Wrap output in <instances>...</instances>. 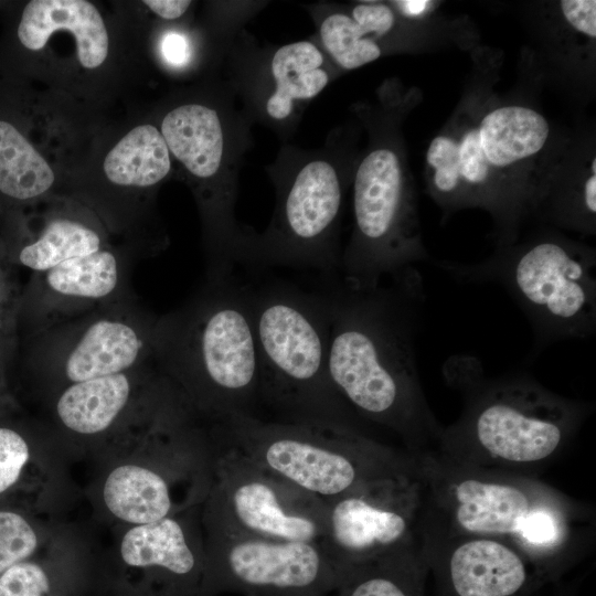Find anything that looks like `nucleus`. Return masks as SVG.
Wrapping results in <instances>:
<instances>
[{
  "mask_svg": "<svg viewBox=\"0 0 596 596\" xmlns=\"http://www.w3.org/2000/svg\"><path fill=\"white\" fill-rule=\"evenodd\" d=\"M477 78L430 140L425 179L446 213L481 209L497 247L515 243L568 146L530 103L503 98Z\"/></svg>",
  "mask_w": 596,
  "mask_h": 596,
  "instance_id": "1",
  "label": "nucleus"
},
{
  "mask_svg": "<svg viewBox=\"0 0 596 596\" xmlns=\"http://www.w3.org/2000/svg\"><path fill=\"white\" fill-rule=\"evenodd\" d=\"M373 288L340 283L327 292L328 366L347 406L382 443L390 433L413 459L437 449L444 426L426 400L416 363L415 334L424 308V281L412 267Z\"/></svg>",
  "mask_w": 596,
  "mask_h": 596,
  "instance_id": "2",
  "label": "nucleus"
},
{
  "mask_svg": "<svg viewBox=\"0 0 596 596\" xmlns=\"http://www.w3.org/2000/svg\"><path fill=\"white\" fill-rule=\"evenodd\" d=\"M416 461L426 508L458 532L512 545L550 584L592 552L594 509L539 478L465 465L437 451Z\"/></svg>",
  "mask_w": 596,
  "mask_h": 596,
  "instance_id": "3",
  "label": "nucleus"
},
{
  "mask_svg": "<svg viewBox=\"0 0 596 596\" xmlns=\"http://www.w3.org/2000/svg\"><path fill=\"white\" fill-rule=\"evenodd\" d=\"M447 384L462 398L435 451L469 466L539 478L574 440L589 403L550 391L525 373L489 376L471 355L448 358Z\"/></svg>",
  "mask_w": 596,
  "mask_h": 596,
  "instance_id": "4",
  "label": "nucleus"
},
{
  "mask_svg": "<svg viewBox=\"0 0 596 596\" xmlns=\"http://www.w3.org/2000/svg\"><path fill=\"white\" fill-rule=\"evenodd\" d=\"M153 348L160 373L206 422L256 416L260 383L251 291L233 276L205 280L182 306L158 317Z\"/></svg>",
  "mask_w": 596,
  "mask_h": 596,
  "instance_id": "5",
  "label": "nucleus"
},
{
  "mask_svg": "<svg viewBox=\"0 0 596 596\" xmlns=\"http://www.w3.org/2000/svg\"><path fill=\"white\" fill-rule=\"evenodd\" d=\"M249 291L260 402L276 411L280 422L345 429L374 439L330 379L327 294L284 285Z\"/></svg>",
  "mask_w": 596,
  "mask_h": 596,
  "instance_id": "6",
  "label": "nucleus"
},
{
  "mask_svg": "<svg viewBox=\"0 0 596 596\" xmlns=\"http://www.w3.org/2000/svg\"><path fill=\"white\" fill-rule=\"evenodd\" d=\"M214 428L222 441L323 504L380 481L418 477L407 454L351 430L248 415Z\"/></svg>",
  "mask_w": 596,
  "mask_h": 596,
  "instance_id": "7",
  "label": "nucleus"
},
{
  "mask_svg": "<svg viewBox=\"0 0 596 596\" xmlns=\"http://www.w3.org/2000/svg\"><path fill=\"white\" fill-rule=\"evenodd\" d=\"M439 266L464 281L502 286L531 323L534 353L596 331V254L584 243L544 232L497 247L479 263Z\"/></svg>",
  "mask_w": 596,
  "mask_h": 596,
  "instance_id": "8",
  "label": "nucleus"
},
{
  "mask_svg": "<svg viewBox=\"0 0 596 596\" xmlns=\"http://www.w3.org/2000/svg\"><path fill=\"white\" fill-rule=\"evenodd\" d=\"M353 217L340 259L343 285L373 288L428 257L415 188L397 146L380 143L361 160L353 181Z\"/></svg>",
  "mask_w": 596,
  "mask_h": 596,
  "instance_id": "9",
  "label": "nucleus"
},
{
  "mask_svg": "<svg viewBox=\"0 0 596 596\" xmlns=\"http://www.w3.org/2000/svg\"><path fill=\"white\" fill-rule=\"evenodd\" d=\"M157 319L130 296L32 333L28 361L45 400L68 385L156 362Z\"/></svg>",
  "mask_w": 596,
  "mask_h": 596,
  "instance_id": "10",
  "label": "nucleus"
},
{
  "mask_svg": "<svg viewBox=\"0 0 596 596\" xmlns=\"http://www.w3.org/2000/svg\"><path fill=\"white\" fill-rule=\"evenodd\" d=\"M214 438L213 478L202 504L205 535L322 545L326 507L312 496Z\"/></svg>",
  "mask_w": 596,
  "mask_h": 596,
  "instance_id": "11",
  "label": "nucleus"
},
{
  "mask_svg": "<svg viewBox=\"0 0 596 596\" xmlns=\"http://www.w3.org/2000/svg\"><path fill=\"white\" fill-rule=\"evenodd\" d=\"M201 505L127 526L113 556L92 564L89 596H196L206 557Z\"/></svg>",
  "mask_w": 596,
  "mask_h": 596,
  "instance_id": "12",
  "label": "nucleus"
},
{
  "mask_svg": "<svg viewBox=\"0 0 596 596\" xmlns=\"http://www.w3.org/2000/svg\"><path fill=\"white\" fill-rule=\"evenodd\" d=\"M204 536L205 567L196 596H329L347 576L319 543Z\"/></svg>",
  "mask_w": 596,
  "mask_h": 596,
  "instance_id": "13",
  "label": "nucleus"
},
{
  "mask_svg": "<svg viewBox=\"0 0 596 596\" xmlns=\"http://www.w3.org/2000/svg\"><path fill=\"white\" fill-rule=\"evenodd\" d=\"M342 198L336 168L324 160L308 162L285 192L269 230L255 238L245 235L238 262L338 273L341 255L334 232Z\"/></svg>",
  "mask_w": 596,
  "mask_h": 596,
  "instance_id": "14",
  "label": "nucleus"
},
{
  "mask_svg": "<svg viewBox=\"0 0 596 596\" xmlns=\"http://www.w3.org/2000/svg\"><path fill=\"white\" fill-rule=\"evenodd\" d=\"M416 532L437 596H532L550 584L512 545L458 532L424 503Z\"/></svg>",
  "mask_w": 596,
  "mask_h": 596,
  "instance_id": "15",
  "label": "nucleus"
},
{
  "mask_svg": "<svg viewBox=\"0 0 596 596\" xmlns=\"http://www.w3.org/2000/svg\"><path fill=\"white\" fill-rule=\"evenodd\" d=\"M422 505L419 476L380 481L341 496L324 503L322 546L348 574L413 538Z\"/></svg>",
  "mask_w": 596,
  "mask_h": 596,
  "instance_id": "16",
  "label": "nucleus"
},
{
  "mask_svg": "<svg viewBox=\"0 0 596 596\" xmlns=\"http://www.w3.org/2000/svg\"><path fill=\"white\" fill-rule=\"evenodd\" d=\"M162 375L157 363L68 385L46 400L53 437L123 441L148 415Z\"/></svg>",
  "mask_w": 596,
  "mask_h": 596,
  "instance_id": "17",
  "label": "nucleus"
},
{
  "mask_svg": "<svg viewBox=\"0 0 596 596\" xmlns=\"http://www.w3.org/2000/svg\"><path fill=\"white\" fill-rule=\"evenodd\" d=\"M172 157L159 127L141 123L127 130L100 161V185L79 200L108 232H125L145 219L158 185L170 174Z\"/></svg>",
  "mask_w": 596,
  "mask_h": 596,
  "instance_id": "18",
  "label": "nucleus"
},
{
  "mask_svg": "<svg viewBox=\"0 0 596 596\" xmlns=\"http://www.w3.org/2000/svg\"><path fill=\"white\" fill-rule=\"evenodd\" d=\"M125 256L109 245L89 255L33 273L24 298L25 315L34 333L54 322L102 305L132 296Z\"/></svg>",
  "mask_w": 596,
  "mask_h": 596,
  "instance_id": "19",
  "label": "nucleus"
},
{
  "mask_svg": "<svg viewBox=\"0 0 596 596\" xmlns=\"http://www.w3.org/2000/svg\"><path fill=\"white\" fill-rule=\"evenodd\" d=\"M22 85L0 83V204L12 211L62 196L60 174L32 136Z\"/></svg>",
  "mask_w": 596,
  "mask_h": 596,
  "instance_id": "20",
  "label": "nucleus"
},
{
  "mask_svg": "<svg viewBox=\"0 0 596 596\" xmlns=\"http://www.w3.org/2000/svg\"><path fill=\"white\" fill-rule=\"evenodd\" d=\"M49 203L40 230L22 242L15 253L21 266L42 273L111 245L107 227L83 203L67 195L51 199Z\"/></svg>",
  "mask_w": 596,
  "mask_h": 596,
  "instance_id": "21",
  "label": "nucleus"
},
{
  "mask_svg": "<svg viewBox=\"0 0 596 596\" xmlns=\"http://www.w3.org/2000/svg\"><path fill=\"white\" fill-rule=\"evenodd\" d=\"M532 216L556 227L581 235H594L596 230V156L575 153L568 143L556 166Z\"/></svg>",
  "mask_w": 596,
  "mask_h": 596,
  "instance_id": "22",
  "label": "nucleus"
},
{
  "mask_svg": "<svg viewBox=\"0 0 596 596\" xmlns=\"http://www.w3.org/2000/svg\"><path fill=\"white\" fill-rule=\"evenodd\" d=\"M171 157L193 180L214 181L224 157V132L217 111L201 103H184L164 114L159 126Z\"/></svg>",
  "mask_w": 596,
  "mask_h": 596,
  "instance_id": "23",
  "label": "nucleus"
},
{
  "mask_svg": "<svg viewBox=\"0 0 596 596\" xmlns=\"http://www.w3.org/2000/svg\"><path fill=\"white\" fill-rule=\"evenodd\" d=\"M21 20L73 39L78 66L97 71L109 58L110 34L98 8L87 0H31L11 10Z\"/></svg>",
  "mask_w": 596,
  "mask_h": 596,
  "instance_id": "24",
  "label": "nucleus"
},
{
  "mask_svg": "<svg viewBox=\"0 0 596 596\" xmlns=\"http://www.w3.org/2000/svg\"><path fill=\"white\" fill-rule=\"evenodd\" d=\"M429 570L416 534L394 549L354 566L334 596H425Z\"/></svg>",
  "mask_w": 596,
  "mask_h": 596,
  "instance_id": "25",
  "label": "nucleus"
},
{
  "mask_svg": "<svg viewBox=\"0 0 596 596\" xmlns=\"http://www.w3.org/2000/svg\"><path fill=\"white\" fill-rule=\"evenodd\" d=\"M92 564L75 554L50 550L0 575V596H89Z\"/></svg>",
  "mask_w": 596,
  "mask_h": 596,
  "instance_id": "26",
  "label": "nucleus"
},
{
  "mask_svg": "<svg viewBox=\"0 0 596 596\" xmlns=\"http://www.w3.org/2000/svg\"><path fill=\"white\" fill-rule=\"evenodd\" d=\"M323 63L322 53L309 41L279 47L270 64L275 89L266 103L267 114L276 120L286 119L295 100L317 96L329 82Z\"/></svg>",
  "mask_w": 596,
  "mask_h": 596,
  "instance_id": "27",
  "label": "nucleus"
},
{
  "mask_svg": "<svg viewBox=\"0 0 596 596\" xmlns=\"http://www.w3.org/2000/svg\"><path fill=\"white\" fill-rule=\"evenodd\" d=\"M320 36L324 49L343 70L364 66L382 55V46L365 36L350 14L332 13L321 23Z\"/></svg>",
  "mask_w": 596,
  "mask_h": 596,
  "instance_id": "28",
  "label": "nucleus"
},
{
  "mask_svg": "<svg viewBox=\"0 0 596 596\" xmlns=\"http://www.w3.org/2000/svg\"><path fill=\"white\" fill-rule=\"evenodd\" d=\"M40 531L22 514L0 510V575L11 566L40 554Z\"/></svg>",
  "mask_w": 596,
  "mask_h": 596,
  "instance_id": "29",
  "label": "nucleus"
},
{
  "mask_svg": "<svg viewBox=\"0 0 596 596\" xmlns=\"http://www.w3.org/2000/svg\"><path fill=\"white\" fill-rule=\"evenodd\" d=\"M31 458L29 440L20 432L0 426V494L21 479Z\"/></svg>",
  "mask_w": 596,
  "mask_h": 596,
  "instance_id": "30",
  "label": "nucleus"
},
{
  "mask_svg": "<svg viewBox=\"0 0 596 596\" xmlns=\"http://www.w3.org/2000/svg\"><path fill=\"white\" fill-rule=\"evenodd\" d=\"M350 15L365 36L375 41L390 34L401 19L390 2L375 1L360 2L352 8Z\"/></svg>",
  "mask_w": 596,
  "mask_h": 596,
  "instance_id": "31",
  "label": "nucleus"
},
{
  "mask_svg": "<svg viewBox=\"0 0 596 596\" xmlns=\"http://www.w3.org/2000/svg\"><path fill=\"white\" fill-rule=\"evenodd\" d=\"M164 62L174 67H181L191 58V45L185 35L180 32H167L160 43Z\"/></svg>",
  "mask_w": 596,
  "mask_h": 596,
  "instance_id": "32",
  "label": "nucleus"
},
{
  "mask_svg": "<svg viewBox=\"0 0 596 596\" xmlns=\"http://www.w3.org/2000/svg\"><path fill=\"white\" fill-rule=\"evenodd\" d=\"M390 4L398 17L414 23L427 22L440 7V2L434 0H397Z\"/></svg>",
  "mask_w": 596,
  "mask_h": 596,
  "instance_id": "33",
  "label": "nucleus"
},
{
  "mask_svg": "<svg viewBox=\"0 0 596 596\" xmlns=\"http://www.w3.org/2000/svg\"><path fill=\"white\" fill-rule=\"evenodd\" d=\"M142 3L159 18L172 21L181 18L192 2L189 0H146Z\"/></svg>",
  "mask_w": 596,
  "mask_h": 596,
  "instance_id": "34",
  "label": "nucleus"
},
{
  "mask_svg": "<svg viewBox=\"0 0 596 596\" xmlns=\"http://www.w3.org/2000/svg\"><path fill=\"white\" fill-rule=\"evenodd\" d=\"M6 298H7V287L3 279L0 276V336L2 333L1 330L3 328L6 329L8 326V323H6L8 320V315H6V306H4Z\"/></svg>",
  "mask_w": 596,
  "mask_h": 596,
  "instance_id": "35",
  "label": "nucleus"
},
{
  "mask_svg": "<svg viewBox=\"0 0 596 596\" xmlns=\"http://www.w3.org/2000/svg\"><path fill=\"white\" fill-rule=\"evenodd\" d=\"M554 595L553 596H574V593L573 590H568V594L566 593L565 594V589L561 588V589H557V594H556V590L554 589Z\"/></svg>",
  "mask_w": 596,
  "mask_h": 596,
  "instance_id": "36",
  "label": "nucleus"
},
{
  "mask_svg": "<svg viewBox=\"0 0 596 596\" xmlns=\"http://www.w3.org/2000/svg\"><path fill=\"white\" fill-rule=\"evenodd\" d=\"M2 4V2H0V6Z\"/></svg>",
  "mask_w": 596,
  "mask_h": 596,
  "instance_id": "37",
  "label": "nucleus"
},
{
  "mask_svg": "<svg viewBox=\"0 0 596 596\" xmlns=\"http://www.w3.org/2000/svg\"><path fill=\"white\" fill-rule=\"evenodd\" d=\"M437 596V595H436Z\"/></svg>",
  "mask_w": 596,
  "mask_h": 596,
  "instance_id": "38",
  "label": "nucleus"
}]
</instances>
